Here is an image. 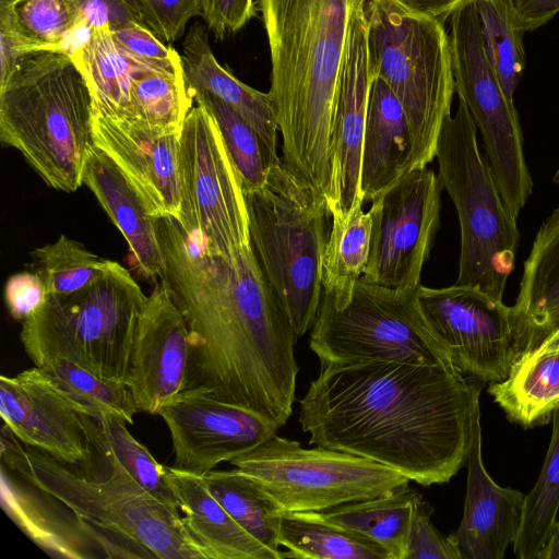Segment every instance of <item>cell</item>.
<instances>
[{
	"instance_id": "6da1fadb",
	"label": "cell",
	"mask_w": 559,
	"mask_h": 559,
	"mask_svg": "<svg viewBox=\"0 0 559 559\" xmlns=\"http://www.w3.org/2000/svg\"><path fill=\"white\" fill-rule=\"evenodd\" d=\"M155 224L163 259L159 283L189 331L187 388L284 426L296 401L298 338L251 243L226 259L175 218L159 217Z\"/></svg>"
},
{
	"instance_id": "7a4b0ae2",
	"label": "cell",
	"mask_w": 559,
	"mask_h": 559,
	"mask_svg": "<svg viewBox=\"0 0 559 559\" xmlns=\"http://www.w3.org/2000/svg\"><path fill=\"white\" fill-rule=\"evenodd\" d=\"M483 383L454 365H330L299 400L298 421L309 444L442 485L466 465Z\"/></svg>"
},
{
	"instance_id": "3957f363",
	"label": "cell",
	"mask_w": 559,
	"mask_h": 559,
	"mask_svg": "<svg viewBox=\"0 0 559 559\" xmlns=\"http://www.w3.org/2000/svg\"><path fill=\"white\" fill-rule=\"evenodd\" d=\"M358 0H258L271 60L282 163L328 199L331 132L353 12Z\"/></svg>"
},
{
	"instance_id": "277c9868",
	"label": "cell",
	"mask_w": 559,
	"mask_h": 559,
	"mask_svg": "<svg viewBox=\"0 0 559 559\" xmlns=\"http://www.w3.org/2000/svg\"><path fill=\"white\" fill-rule=\"evenodd\" d=\"M106 475H88L1 429V464L67 508L108 558L209 559L181 513L150 493L111 453Z\"/></svg>"
},
{
	"instance_id": "5b68a950",
	"label": "cell",
	"mask_w": 559,
	"mask_h": 559,
	"mask_svg": "<svg viewBox=\"0 0 559 559\" xmlns=\"http://www.w3.org/2000/svg\"><path fill=\"white\" fill-rule=\"evenodd\" d=\"M93 98L68 50L23 57L0 84V140L51 188L74 192L93 143Z\"/></svg>"
},
{
	"instance_id": "8992f818",
	"label": "cell",
	"mask_w": 559,
	"mask_h": 559,
	"mask_svg": "<svg viewBox=\"0 0 559 559\" xmlns=\"http://www.w3.org/2000/svg\"><path fill=\"white\" fill-rule=\"evenodd\" d=\"M250 243L262 273L285 310L296 337L312 326L322 298V264L328 241L326 200L283 165L266 182L245 192Z\"/></svg>"
},
{
	"instance_id": "52a82bcc",
	"label": "cell",
	"mask_w": 559,
	"mask_h": 559,
	"mask_svg": "<svg viewBox=\"0 0 559 559\" xmlns=\"http://www.w3.org/2000/svg\"><path fill=\"white\" fill-rule=\"evenodd\" d=\"M374 74L400 100L409 126V171L436 157L455 93L449 33L442 22L394 0H365Z\"/></svg>"
},
{
	"instance_id": "ba28073f",
	"label": "cell",
	"mask_w": 559,
	"mask_h": 559,
	"mask_svg": "<svg viewBox=\"0 0 559 559\" xmlns=\"http://www.w3.org/2000/svg\"><path fill=\"white\" fill-rule=\"evenodd\" d=\"M146 300L130 272L109 260L106 272L86 288L68 296H47L22 322L20 340L34 365L59 356L102 378L127 383Z\"/></svg>"
},
{
	"instance_id": "9c48e42d",
	"label": "cell",
	"mask_w": 559,
	"mask_h": 559,
	"mask_svg": "<svg viewBox=\"0 0 559 559\" xmlns=\"http://www.w3.org/2000/svg\"><path fill=\"white\" fill-rule=\"evenodd\" d=\"M436 158L439 179L460 221L461 252L454 284L502 301L520 234L492 170L479 151L477 127L463 99L443 122Z\"/></svg>"
},
{
	"instance_id": "30bf717a",
	"label": "cell",
	"mask_w": 559,
	"mask_h": 559,
	"mask_svg": "<svg viewBox=\"0 0 559 559\" xmlns=\"http://www.w3.org/2000/svg\"><path fill=\"white\" fill-rule=\"evenodd\" d=\"M418 288L392 289L360 278L341 307L322 293L309 337L321 368L364 361L453 365L420 309Z\"/></svg>"
},
{
	"instance_id": "8fae6325",
	"label": "cell",
	"mask_w": 559,
	"mask_h": 559,
	"mask_svg": "<svg viewBox=\"0 0 559 559\" xmlns=\"http://www.w3.org/2000/svg\"><path fill=\"white\" fill-rule=\"evenodd\" d=\"M255 481L284 512L322 511L379 496L411 479L369 459L274 435L229 462Z\"/></svg>"
},
{
	"instance_id": "7c38bea8",
	"label": "cell",
	"mask_w": 559,
	"mask_h": 559,
	"mask_svg": "<svg viewBox=\"0 0 559 559\" xmlns=\"http://www.w3.org/2000/svg\"><path fill=\"white\" fill-rule=\"evenodd\" d=\"M449 23L455 93L479 129L500 193L518 217L534 186L518 111L488 59L474 2L455 11Z\"/></svg>"
},
{
	"instance_id": "4fadbf2b",
	"label": "cell",
	"mask_w": 559,
	"mask_h": 559,
	"mask_svg": "<svg viewBox=\"0 0 559 559\" xmlns=\"http://www.w3.org/2000/svg\"><path fill=\"white\" fill-rule=\"evenodd\" d=\"M181 216L188 235L233 259L250 246L249 217L240 177L209 111L197 104L180 135Z\"/></svg>"
},
{
	"instance_id": "5bb4252c",
	"label": "cell",
	"mask_w": 559,
	"mask_h": 559,
	"mask_svg": "<svg viewBox=\"0 0 559 559\" xmlns=\"http://www.w3.org/2000/svg\"><path fill=\"white\" fill-rule=\"evenodd\" d=\"M439 176L424 167L378 195L371 216L369 258L362 280L392 289L420 286L440 225Z\"/></svg>"
},
{
	"instance_id": "9a60e30c",
	"label": "cell",
	"mask_w": 559,
	"mask_h": 559,
	"mask_svg": "<svg viewBox=\"0 0 559 559\" xmlns=\"http://www.w3.org/2000/svg\"><path fill=\"white\" fill-rule=\"evenodd\" d=\"M420 309L452 364L481 382L507 378L516 357L511 307L462 285L418 288Z\"/></svg>"
},
{
	"instance_id": "2e32d148",
	"label": "cell",
	"mask_w": 559,
	"mask_h": 559,
	"mask_svg": "<svg viewBox=\"0 0 559 559\" xmlns=\"http://www.w3.org/2000/svg\"><path fill=\"white\" fill-rule=\"evenodd\" d=\"M175 453V467L205 476L264 443L281 428L261 415L187 388L158 411Z\"/></svg>"
},
{
	"instance_id": "e0dca14e",
	"label": "cell",
	"mask_w": 559,
	"mask_h": 559,
	"mask_svg": "<svg viewBox=\"0 0 559 559\" xmlns=\"http://www.w3.org/2000/svg\"><path fill=\"white\" fill-rule=\"evenodd\" d=\"M365 0H358L349 24L331 132L332 218H346L361 207L360 167L369 95L376 76L369 51Z\"/></svg>"
},
{
	"instance_id": "ac0fdd59",
	"label": "cell",
	"mask_w": 559,
	"mask_h": 559,
	"mask_svg": "<svg viewBox=\"0 0 559 559\" xmlns=\"http://www.w3.org/2000/svg\"><path fill=\"white\" fill-rule=\"evenodd\" d=\"M92 133L94 145L115 162L152 216L180 219V130L93 108Z\"/></svg>"
},
{
	"instance_id": "d6986e66",
	"label": "cell",
	"mask_w": 559,
	"mask_h": 559,
	"mask_svg": "<svg viewBox=\"0 0 559 559\" xmlns=\"http://www.w3.org/2000/svg\"><path fill=\"white\" fill-rule=\"evenodd\" d=\"M189 369L186 320L159 283L147 296L140 316L127 380L139 412L158 414L165 403L187 388Z\"/></svg>"
},
{
	"instance_id": "ffe728a7",
	"label": "cell",
	"mask_w": 559,
	"mask_h": 559,
	"mask_svg": "<svg viewBox=\"0 0 559 559\" xmlns=\"http://www.w3.org/2000/svg\"><path fill=\"white\" fill-rule=\"evenodd\" d=\"M0 415L23 444L75 467L88 462L92 445L84 415L23 372L0 377Z\"/></svg>"
},
{
	"instance_id": "44dd1931",
	"label": "cell",
	"mask_w": 559,
	"mask_h": 559,
	"mask_svg": "<svg viewBox=\"0 0 559 559\" xmlns=\"http://www.w3.org/2000/svg\"><path fill=\"white\" fill-rule=\"evenodd\" d=\"M467 486L461 524L453 534L462 559H502L520 531L525 495L499 486L481 455L479 401L473 411L472 440L466 460Z\"/></svg>"
},
{
	"instance_id": "7402d4cb",
	"label": "cell",
	"mask_w": 559,
	"mask_h": 559,
	"mask_svg": "<svg viewBox=\"0 0 559 559\" xmlns=\"http://www.w3.org/2000/svg\"><path fill=\"white\" fill-rule=\"evenodd\" d=\"M511 313L516 356L559 340V205L534 238Z\"/></svg>"
},
{
	"instance_id": "603a6c76",
	"label": "cell",
	"mask_w": 559,
	"mask_h": 559,
	"mask_svg": "<svg viewBox=\"0 0 559 559\" xmlns=\"http://www.w3.org/2000/svg\"><path fill=\"white\" fill-rule=\"evenodd\" d=\"M83 183L124 237L138 271L156 282L163 267L157 238V217L150 214L143 200L115 162L94 144L83 170Z\"/></svg>"
},
{
	"instance_id": "cb8c5ba5",
	"label": "cell",
	"mask_w": 559,
	"mask_h": 559,
	"mask_svg": "<svg viewBox=\"0 0 559 559\" xmlns=\"http://www.w3.org/2000/svg\"><path fill=\"white\" fill-rule=\"evenodd\" d=\"M412 138L404 109L376 74L369 95L360 167L364 203L372 202L409 170Z\"/></svg>"
},
{
	"instance_id": "d4e9b609",
	"label": "cell",
	"mask_w": 559,
	"mask_h": 559,
	"mask_svg": "<svg viewBox=\"0 0 559 559\" xmlns=\"http://www.w3.org/2000/svg\"><path fill=\"white\" fill-rule=\"evenodd\" d=\"M166 480L186 527L209 559H280L233 519L212 495L204 476L166 466Z\"/></svg>"
},
{
	"instance_id": "484cf974",
	"label": "cell",
	"mask_w": 559,
	"mask_h": 559,
	"mask_svg": "<svg viewBox=\"0 0 559 559\" xmlns=\"http://www.w3.org/2000/svg\"><path fill=\"white\" fill-rule=\"evenodd\" d=\"M181 63L188 88H203L235 109L260 135L276 159L278 126L272 98L237 79L215 58L204 26L195 23L185 36Z\"/></svg>"
},
{
	"instance_id": "4316f807",
	"label": "cell",
	"mask_w": 559,
	"mask_h": 559,
	"mask_svg": "<svg viewBox=\"0 0 559 559\" xmlns=\"http://www.w3.org/2000/svg\"><path fill=\"white\" fill-rule=\"evenodd\" d=\"M70 53L87 82L93 108L110 117H129L130 88L139 74L183 73L182 63L151 61L129 52L108 26L90 31Z\"/></svg>"
},
{
	"instance_id": "83f0119b",
	"label": "cell",
	"mask_w": 559,
	"mask_h": 559,
	"mask_svg": "<svg viewBox=\"0 0 559 559\" xmlns=\"http://www.w3.org/2000/svg\"><path fill=\"white\" fill-rule=\"evenodd\" d=\"M489 384L510 421L524 428L549 423L559 406V340L519 354L507 378Z\"/></svg>"
},
{
	"instance_id": "f1b7e54d",
	"label": "cell",
	"mask_w": 559,
	"mask_h": 559,
	"mask_svg": "<svg viewBox=\"0 0 559 559\" xmlns=\"http://www.w3.org/2000/svg\"><path fill=\"white\" fill-rule=\"evenodd\" d=\"M1 504L15 525L53 557L83 559L88 536L76 518L61 514L58 502L23 481L1 464ZM90 539V538H88Z\"/></svg>"
},
{
	"instance_id": "f546056e",
	"label": "cell",
	"mask_w": 559,
	"mask_h": 559,
	"mask_svg": "<svg viewBox=\"0 0 559 559\" xmlns=\"http://www.w3.org/2000/svg\"><path fill=\"white\" fill-rule=\"evenodd\" d=\"M22 372L94 420L117 418L132 425L139 413L126 382L102 378L67 358L49 356Z\"/></svg>"
},
{
	"instance_id": "4dcf8cb0",
	"label": "cell",
	"mask_w": 559,
	"mask_h": 559,
	"mask_svg": "<svg viewBox=\"0 0 559 559\" xmlns=\"http://www.w3.org/2000/svg\"><path fill=\"white\" fill-rule=\"evenodd\" d=\"M421 497L409 484L373 498L312 511L320 519L364 535L382 545L391 559H404L417 500Z\"/></svg>"
},
{
	"instance_id": "1f68e13d",
	"label": "cell",
	"mask_w": 559,
	"mask_h": 559,
	"mask_svg": "<svg viewBox=\"0 0 559 559\" xmlns=\"http://www.w3.org/2000/svg\"><path fill=\"white\" fill-rule=\"evenodd\" d=\"M284 558L298 559H391L377 542L331 524L314 512H284L278 530Z\"/></svg>"
},
{
	"instance_id": "d6a6232c",
	"label": "cell",
	"mask_w": 559,
	"mask_h": 559,
	"mask_svg": "<svg viewBox=\"0 0 559 559\" xmlns=\"http://www.w3.org/2000/svg\"><path fill=\"white\" fill-rule=\"evenodd\" d=\"M371 235V216L362 206L346 218H332L323 254L322 293L335 306L345 305L366 270Z\"/></svg>"
},
{
	"instance_id": "836d02e7",
	"label": "cell",
	"mask_w": 559,
	"mask_h": 559,
	"mask_svg": "<svg viewBox=\"0 0 559 559\" xmlns=\"http://www.w3.org/2000/svg\"><path fill=\"white\" fill-rule=\"evenodd\" d=\"M204 477L212 495L233 519L283 559L284 552L280 550L277 540L284 514L280 506L236 467L213 469Z\"/></svg>"
},
{
	"instance_id": "e575fe53",
	"label": "cell",
	"mask_w": 559,
	"mask_h": 559,
	"mask_svg": "<svg viewBox=\"0 0 559 559\" xmlns=\"http://www.w3.org/2000/svg\"><path fill=\"white\" fill-rule=\"evenodd\" d=\"M195 104L215 120L240 177L243 192L261 188L271 168L282 163L269 152L258 132L229 105L203 88H189Z\"/></svg>"
},
{
	"instance_id": "d590c367",
	"label": "cell",
	"mask_w": 559,
	"mask_h": 559,
	"mask_svg": "<svg viewBox=\"0 0 559 559\" xmlns=\"http://www.w3.org/2000/svg\"><path fill=\"white\" fill-rule=\"evenodd\" d=\"M552 433L539 476L525 495L520 531L513 543L520 559H537L557 521L559 510V406L552 417Z\"/></svg>"
},
{
	"instance_id": "8d00e7d4",
	"label": "cell",
	"mask_w": 559,
	"mask_h": 559,
	"mask_svg": "<svg viewBox=\"0 0 559 559\" xmlns=\"http://www.w3.org/2000/svg\"><path fill=\"white\" fill-rule=\"evenodd\" d=\"M85 431L92 448L99 454H114L129 474L150 493L179 511L177 499L166 480V466L138 441L117 418L94 420L84 415Z\"/></svg>"
},
{
	"instance_id": "74e56055",
	"label": "cell",
	"mask_w": 559,
	"mask_h": 559,
	"mask_svg": "<svg viewBox=\"0 0 559 559\" xmlns=\"http://www.w3.org/2000/svg\"><path fill=\"white\" fill-rule=\"evenodd\" d=\"M31 258V269L39 276L47 296H68L86 288L106 272L109 262L64 235L33 250Z\"/></svg>"
},
{
	"instance_id": "f35d334b",
	"label": "cell",
	"mask_w": 559,
	"mask_h": 559,
	"mask_svg": "<svg viewBox=\"0 0 559 559\" xmlns=\"http://www.w3.org/2000/svg\"><path fill=\"white\" fill-rule=\"evenodd\" d=\"M488 59L510 99L525 70L524 32L509 0H475Z\"/></svg>"
},
{
	"instance_id": "ab89813d",
	"label": "cell",
	"mask_w": 559,
	"mask_h": 559,
	"mask_svg": "<svg viewBox=\"0 0 559 559\" xmlns=\"http://www.w3.org/2000/svg\"><path fill=\"white\" fill-rule=\"evenodd\" d=\"M193 102L185 73L147 71L131 84L128 118L182 131Z\"/></svg>"
},
{
	"instance_id": "60d3db41",
	"label": "cell",
	"mask_w": 559,
	"mask_h": 559,
	"mask_svg": "<svg viewBox=\"0 0 559 559\" xmlns=\"http://www.w3.org/2000/svg\"><path fill=\"white\" fill-rule=\"evenodd\" d=\"M17 31L38 51L68 50V39L82 27L70 0H0Z\"/></svg>"
},
{
	"instance_id": "b9f144b4",
	"label": "cell",
	"mask_w": 559,
	"mask_h": 559,
	"mask_svg": "<svg viewBox=\"0 0 559 559\" xmlns=\"http://www.w3.org/2000/svg\"><path fill=\"white\" fill-rule=\"evenodd\" d=\"M433 509L420 497L415 507L404 559H462L453 534L441 535L430 521Z\"/></svg>"
},
{
	"instance_id": "7bdbcfd3",
	"label": "cell",
	"mask_w": 559,
	"mask_h": 559,
	"mask_svg": "<svg viewBox=\"0 0 559 559\" xmlns=\"http://www.w3.org/2000/svg\"><path fill=\"white\" fill-rule=\"evenodd\" d=\"M145 25L164 43L185 34L192 17L201 16L200 0H139Z\"/></svg>"
},
{
	"instance_id": "ee69618b",
	"label": "cell",
	"mask_w": 559,
	"mask_h": 559,
	"mask_svg": "<svg viewBox=\"0 0 559 559\" xmlns=\"http://www.w3.org/2000/svg\"><path fill=\"white\" fill-rule=\"evenodd\" d=\"M79 14L80 25L87 33L108 26L115 31L139 23L145 25L139 0H70Z\"/></svg>"
},
{
	"instance_id": "f6af8a7d",
	"label": "cell",
	"mask_w": 559,
	"mask_h": 559,
	"mask_svg": "<svg viewBox=\"0 0 559 559\" xmlns=\"http://www.w3.org/2000/svg\"><path fill=\"white\" fill-rule=\"evenodd\" d=\"M202 19L214 37L224 40L257 16V0H200Z\"/></svg>"
},
{
	"instance_id": "bcb514c9",
	"label": "cell",
	"mask_w": 559,
	"mask_h": 559,
	"mask_svg": "<svg viewBox=\"0 0 559 559\" xmlns=\"http://www.w3.org/2000/svg\"><path fill=\"white\" fill-rule=\"evenodd\" d=\"M45 287L35 272L12 275L4 287V301L10 316L23 322L46 300Z\"/></svg>"
},
{
	"instance_id": "7dc6e473",
	"label": "cell",
	"mask_w": 559,
	"mask_h": 559,
	"mask_svg": "<svg viewBox=\"0 0 559 559\" xmlns=\"http://www.w3.org/2000/svg\"><path fill=\"white\" fill-rule=\"evenodd\" d=\"M111 32L115 39L136 57L165 63H181L180 53L160 40L146 25L133 23Z\"/></svg>"
},
{
	"instance_id": "c3c4849f",
	"label": "cell",
	"mask_w": 559,
	"mask_h": 559,
	"mask_svg": "<svg viewBox=\"0 0 559 559\" xmlns=\"http://www.w3.org/2000/svg\"><path fill=\"white\" fill-rule=\"evenodd\" d=\"M519 27L525 33L545 25L559 12V0H509Z\"/></svg>"
},
{
	"instance_id": "681fc988",
	"label": "cell",
	"mask_w": 559,
	"mask_h": 559,
	"mask_svg": "<svg viewBox=\"0 0 559 559\" xmlns=\"http://www.w3.org/2000/svg\"><path fill=\"white\" fill-rule=\"evenodd\" d=\"M401 5L436 17L443 24L459 9L475 2V0H394Z\"/></svg>"
},
{
	"instance_id": "f907efd6",
	"label": "cell",
	"mask_w": 559,
	"mask_h": 559,
	"mask_svg": "<svg viewBox=\"0 0 559 559\" xmlns=\"http://www.w3.org/2000/svg\"><path fill=\"white\" fill-rule=\"evenodd\" d=\"M537 559H559V521H556L547 543Z\"/></svg>"
},
{
	"instance_id": "816d5d0a",
	"label": "cell",
	"mask_w": 559,
	"mask_h": 559,
	"mask_svg": "<svg viewBox=\"0 0 559 559\" xmlns=\"http://www.w3.org/2000/svg\"><path fill=\"white\" fill-rule=\"evenodd\" d=\"M552 181L559 185V167L552 177Z\"/></svg>"
}]
</instances>
